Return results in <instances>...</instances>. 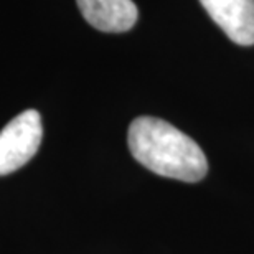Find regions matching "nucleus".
Here are the masks:
<instances>
[{
	"instance_id": "nucleus-1",
	"label": "nucleus",
	"mask_w": 254,
	"mask_h": 254,
	"mask_svg": "<svg viewBox=\"0 0 254 254\" xmlns=\"http://www.w3.org/2000/svg\"><path fill=\"white\" fill-rule=\"evenodd\" d=\"M132 157L150 172L182 182H200L208 172L206 157L195 140L164 119L142 116L127 134Z\"/></svg>"
},
{
	"instance_id": "nucleus-4",
	"label": "nucleus",
	"mask_w": 254,
	"mask_h": 254,
	"mask_svg": "<svg viewBox=\"0 0 254 254\" xmlns=\"http://www.w3.org/2000/svg\"><path fill=\"white\" fill-rule=\"evenodd\" d=\"M84 20L106 33H123L137 22L139 12L132 0H76Z\"/></svg>"
},
{
	"instance_id": "nucleus-3",
	"label": "nucleus",
	"mask_w": 254,
	"mask_h": 254,
	"mask_svg": "<svg viewBox=\"0 0 254 254\" xmlns=\"http://www.w3.org/2000/svg\"><path fill=\"white\" fill-rule=\"evenodd\" d=\"M211 20L231 42L254 45V0H200Z\"/></svg>"
},
{
	"instance_id": "nucleus-2",
	"label": "nucleus",
	"mask_w": 254,
	"mask_h": 254,
	"mask_svg": "<svg viewBox=\"0 0 254 254\" xmlns=\"http://www.w3.org/2000/svg\"><path fill=\"white\" fill-rule=\"evenodd\" d=\"M43 127L37 111L28 109L13 118L0 132V175L23 167L42 144Z\"/></svg>"
}]
</instances>
